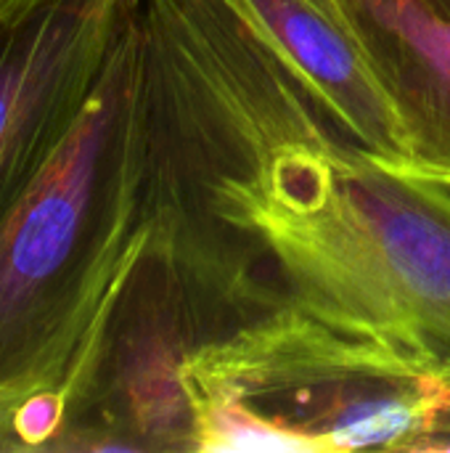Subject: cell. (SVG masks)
<instances>
[{
  "label": "cell",
  "instance_id": "cell-1",
  "mask_svg": "<svg viewBox=\"0 0 450 453\" xmlns=\"http://www.w3.org/2000/svg\"><path fill=\"white\" fill-rule=\"evenodd\" d=\"M143 202L276 300L450 361V188L363 151L225 0H138Z\"/></svg>",
  "mask_w": 450,
  "mask_h": 453
},
{
  "label": "cell",
  "instance_id": "cell-2",
  "mask_svg": "<svg viewBox=\"0 0 450 453\" xmlns=\"http://www.w3.org/2000/svg\"><path fill=\"white\" fill-rule=\"evenodd\" d=\"M143 228L135 5L69 138L0 220V433L64 385Z\"/></svg>",
  "mask_w": 450,
  "mask_h": 453
},
{
  "label": "cell",
  "instance_id": "cell-3",
  "mask_svg": "<svg viewBox=\"0 0 450 453\" xmlns=\"http://www.w3.org/2000/svg\"><path fill=\"white\" fill-rule=\"evenodd\" d=\"M194 453L419 451L450 411V361L342 329L289 300L180 369Z\"/></svg>",
  "mask_w": 450,
  "mask_h": 453
},
{
  "label": "cell",
  "instance_id": "cell-4",
  "mask_svg": "<svg viewBox=\"0 0 450 453\" xmlns=\"http://www.w3.org/2000/svg\"><path fill=\"white\" fill-rule=\"evenodd\" d=\"M212 324L149 220L64 385L66 417L48 453H194L186 356Z\"/></svg>",
  "mask_w": 450,
  "mask_h": 453
},
{
  "label": "cell",
  "instance_id": "cell-5",
  "mask_svg": "<svg viewBox=\"0 0 450 453\" xmlns=\"http://www.w3.org/2000/svg\"><path fill=\"white\" fill-rule=\"evenodd\" d=\"M138 0H0V220L85 111Z\"/></svg>",
  "mask_w": 450,
  "mask_h": 453
},
{
  "label": "cell",
  "instance_id": "cell-6",
  "mask_svg": "<svg viewBox=\"0 0 450 453\" xmlns=\"http://www.w3.org/2000/svg\"><path fill=\"white\" fill-rule=\"evenodd\" d=\"M379 165L414 178L408 125L345 0H225Z\"/></svg>",
  "mask_w": 450,
  "mask_h": 453
},
{
  "label": "cell",
  "instance_id": "cell-7",
  "mask_svg": "<svg viewBox=\"0 0 450 453\" xmlns=\"http://www.w3.org/2000/svg\"><path fill=\"white\" fill-rule=\"evenodd\" d=\"M414 141V178L450 188V0H345Z\"/></svg>",
  "mask_w": 450,
  "mask_h": 453
},
{
  "label": "cell",
  "instance_id": "cell-8",
  "mask_svg": "<svg viewBox=\"0 0 450 453\" xmlns=\"http://www.w3.org/2000/svg\"><path fill=\"white\" fill-rule=\"evenodd\" d=\"M419 451L422 453H427V451L450 453V411L446 414V419L438 425V430H435V433H430V435L422 441Z\"/></svg>",
  "mask_w": 450,
  "mask_h": 453
}]
</instances>
